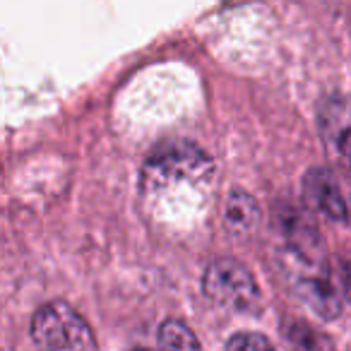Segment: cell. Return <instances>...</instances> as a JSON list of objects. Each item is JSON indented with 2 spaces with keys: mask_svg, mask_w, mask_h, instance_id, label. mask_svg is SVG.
I'll use <instances>...</instances> for the list:
<instances>
[{
  "mask_svg": "<svg viewBox=\"0 0 351 351\" xmlns=\"http://www.w3.org/2000/svg\"><path fill=\"white\" fill-rule=\"evenodd\" d=\"M277 267L287 287L320 320H337L344 311V287L335 277L325 253H308L291 245L277 250Z\"/></svg>",
  "mask_w": 351,
  "mask_h": 351,
  "instance_id": "1",
  "label": "cell"
},
{
  "mask_svg": "<svg viewBox=\"0 0 351 351\" xmlns=\"http://www.w3.org/2000/svg\"><path fill=\"white\" fill-rule=\"evenodd\" d=\"M215 176V159L200 145L188 140H166L147 154L140 186L145 193H161L173 186H200Z\"/></svg>",
  "mask_w": 351,
  "mask_h": 351,
  "instance_id": "2",
  "label": "cell"
},
{
  "mask_svg": "<svg viewBox=\"0 0 351 351\" xmlns=\"http://www.w3.org/2000/svg\"><path fill=\"white\" fill-rule=\"evenodd\" d=\"M202 291L215 306L239 315H260L265 306L258 279L236 258L215 260L202 274Z\"/></svg>",
  "mask_w": 351,
  "mask_h": 351,
  "instance_id": "3",
  "label": "cell"
},
{
  "mask_svg": "<svg viewBox=\"0 0 351 351\" xmlns=\"http://www.w3.org/2000/svg\"><path fill=\"white\" fill-rule=\"evenodd\" d=\"M29 337L39 351H97L89 322L65 301H49L34 313Z\"/></svg>",
  "mask_w": 351,
  "mask_h": 351,
  "instance_id": "4",
  "label": "cell"
},
{
  "mask_svg": "<svg viewBox=\"0 0 351 351\" xmlns=\"http://www.w3.org/2000/svg\"><path fill=\"white\" fill-rule=\"evenodd\" d=\"M317 130L332 164L351 176V97L325 94L317 104Z\"/></svg>",
  "mask_w": 351,
  "mask_h": 351,
  "instance_id": "5",
  "label": "cell"
},
{
  "mask_svg": "<svg viewBox=\"0 0 351 351\" xmlns=\"http://www.w3.org/2000/svg\"><path fill=\"white\" fill-rule=\"evenodd\" d=\"M303 197L308 207L325 217L332 224H346L349 221V205L341 193L337 176L327 166H313L303 176Z\"/></svg>",
  "mask_w": 351,
  "mask_h": 351,
  "instance_id": "6",
  "label": "cell"
},
{
  "mask_svg": "<svg viewBox=\"0 0 351 351\" xmlns=\"http://www.w3.org/2000/svg\"><path fill=\"white\" fill-rule=\"evenodd\" d=\"M221 217H224V224L231 234L248 236L258 229L260 219H263V210H260L258 200H255L248 191H243V188H231V191L226 193Z\"/></svg>",
  "mask_w": 351,
  "mask_h": 351,
  "instance_id": "7",
  "label": "cell"
},
{
  "mask_svg": "<svg viewBox=\"0 0 351 351\" xmlns=\"http://www.w3.org/2000/svg\"><path fill=\"white\" fill-rule=\"evenodd\" d=\"M159 351H200L195 332L178 317H169L159 325Z\"/></svg>",
  "mask_w": 351,
  "mask_h": 351,
  "instance_id": "8",
  "label": "cell"
},
{
  "mask_svg": "<svg viewBox=\"0 0 351 351\" xmlns=\"http://www.w3.org/2000/svg\"><path fill=\"white\" fill-rule=\"evenodd\" d=\"M224 351H277L272 341L260 332H236L226 339Z\"/></svg>",
  "mask_w": 351,
  "mask_h": 351,
  "instance_id": "9",
  "label": "cell"
},
{
  "mask_svg": "<svg viewBox=\"0 0 351 351\" xmlns=\"http://www.w3.org/2000/svg\"><path fill=\"white\" fill-rule=\"evenodd\" d=\"M341 287H344V296L351 303V260L344 263V272H341Z\"/></svg>",
  "mask_w": 351,
  "mask_h": 351,
  "instance_id": "10",
  "label": "cell"
},
{
  "mask_svg": "<svg viewBox=\"0 0 351 351\" xmlns=\"http://www.w3.org/2000/svg\"><path fill=\"white\" fill-rule=\"evenodd\" d=\"M130 351H159V349H147V346H135V349H130Z\"/></svg>",
  "mask_w": 351,
  "mask_h": 351,
  "instance_id": "11",
  "label": "cell"
}]
</instances>
